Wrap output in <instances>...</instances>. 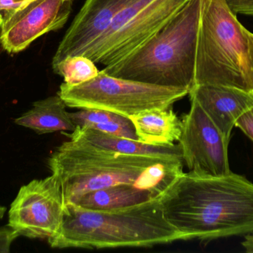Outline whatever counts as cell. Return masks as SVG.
Masks as SVG:
<instances>
[{
    "instance_id": "5bb4252c",
    "label": "cell",
    "mask_w": 253,
    "mask_h": 253,
    "mask_svg": "<svg viewBox=\"0 0 253 253\" xmlns=\"http://www.w3.org/2000/svg\"><path fill=\"white\" fill-rule=\"evenodd\" d=\"M66 107L59 95L50 96L34 102L32 108L15 119L14 123L40 135L56 132H71L77 126L71 120Z\"/></svg>"
},
{
    "instance_id": "cb8c5ba5",
    "label": "cell",
    "mask_w": 253,
    "mask_h": 253,
    "mask_svg": "<svg viewBox=\"0 0 253 253\" xmlns=\"http://www.w3.org/2000/svg\"><path fill=\"white\" fill-rule=\"evenodd\" d=\"M6 210H7V209L4 206L0 205V219H1L4 217Z\"/></svg>"
},
{
    "instance_id": "ffe728a7",
    "label": "cell",
    "mask_w": 253,
    "mask_h": 253,
    "mask_svg": "<svg viewBox=\"0 0 253 253\" xmlns=\"http://www.w3.org/2000/svg\"><path fill=\"white\" fill-rule=\"evenodd\" d=\"M236 126L253 142V106L236 121Z\"/></svg>"
},
{
    "instance_id": "2e32d148",
    "label": "cell",
    "mask_w": 253,
    "mask_h": 253,
    "mask_svg": "<svg viewBox=\"0 0 253 253\" xmlns=\"http://www.w3.org/2000/svg\"><path fill=\"white\" fill-rule=\"evenodd\" d=\"M156 197L159 196L137 186L121 184L86 193L72 205L90 210H111L139 204Z\"/></svg>"
},
{
    "instance_id": "7402d4cb",
    "label": "cell",
    "mask_w": 253,
    "mask_h": 253,
    "mask_svg": "<svg viewBox=\"0 0 253 253\" xmlns=\"http://www.w3.org/2000/svg\"><path fill=\"white\" fill-rule=\"evenodd\" d=\"M242 245L247 253H253V233L246 235Z\"/></svg>"
},
{
    "instance_id": "30bf717a",
    "label": "cell",
    "mask_w": 253,
    "mask_h": 253,
    "mask_svg": "<svg viewBox=\"0 0 253 253\" xmlns=\"http://www.w3.org/2000/svg\"><path fill=\"white\" fill-rule=\"evenodd\" d=\"M74 0H28L0 21V43L10 53L28 48L34 40L65 25Z\"/></svg>"
},
{
    "instance_id": "603a6c76",
    "label": "cell",
    "mask_w": 253,
    "mask_h": 253,
    "mask_svg": "<svg viewBox=\"0 0 253 253\" xmlns=\"http://www.w3.org/2000/svg\"><path fill=\"white\" fill-rule=\"evenodd\" d=\"M248 40H249L250 46H251V56H252L253 67V33L251 32V31H248ZM252 93H253V73Z\"/></svg>"
},
{
    "instance_id": "ac0fdd59",
    "label": "cell",
    "mask_w": 253,
    "mask_h": 253,
    "mask_svg": "<svg viewBox=\"0 0 253 253\" xmlns=\"http://www.w3.org/2000/svg\"><path fill=\"white\" fill-rule=\"evenodd\" d=\"M19 236V233L8 224L0 227V253H10L12 244Z\"/></svg>"
},
{
    "instance_id": "e0dca14e",
    "label": "cell",
    "mask_w": 253,
    "mask_h": 253,
    "mask_svg": "<svg viewBox=\"0 0 253 253\" xmlns=\"http://www.w3.org/2000/svg\"><path fill=\"white\" fill-rule=\"evenodd\" d=\"M56 74L63 77L64 83L77 86L89 81L99 74V70L93 60L84 55L67 56L53 66Z\"/></svg>"
},
{
    "instance_id": "d6986e66",
    "label": "cell",
    "mask_w": 253,
    "mask_h": 253,
    "mask_svg": "<svg viewBox=\"0 0 253 253\" xmlns=\"http://www.w3.org/2000/svg\"><path fill=\"white\" fill-rule=\"evenodd\" d=\"M234 14L253 16V0H224Z\"/></svg>"
},
{
    "instance_id": "44dd1931",
    "label": "cell",
    "mask_w": 253,
    "mask_h": 253,
    "mask_svg": "<svg viewBox=\"0 0 253 253\" xmlns=\"http://www.w3.org/2000/svg\"><path fill=\"white\" fill-rule=\"evenodd\" d=\"M28 0H0V21L6 13L19 7Z\"/></svg>"
},
{
    "instance_id": "7a4b0ae2",
    "label": "cell",
    "mask_w": 253,
    "mask_h": 253,
    "mask_svg": "<svg viewBox=\"0 0 253 253\" xmlns=\"http://www.w3.org/2000/svg\"><path fill=\"white\" fill-rule=\"evenodd\" d=\"M183 159L123 154L69 141L55 149L47 166L59 180L64 206L90 192L121 184L160 196L183 173Z\"/></svg>"
},
{
    "instance_id": "277c9868",
    "label": "cell",
    "mask_w": 253,
    "mask_h": 253,
    "mask_svg": "<svg viewBox=\"0 0 253 253\" xmlns=\"http://www.w3.org/2000/svg\"><path fill=\"white\" fill-rule=\"evenodd\" d=\"M202 0L184 7L147 41L102 71L109 75L166 87L192 90Z\"/></svg>"
},
{
    "instance_id": "52a82bcc",
    "label": "cell",
    "mask_w": 253,
    "mask_h": 253,
    "mask_svg": "<svg viewBox=\"0 0 253 253\" xmlns=\"http://www.w3.org/2000/svg\"><path fill=\"white\" fill-rule=\"evenodd\" d=\"M188 0H132L84 53L96 64L126 57L170 20Z\"/></svg>"
},
{
    "instance_id": "6da1fadb",
    "label": "cell",
    "mask_w": 253,
    "mask_h": 253,
    "mask_svg": "<svg viewBox=\"0 0 253 253\" xmlns=\"http://www.w3.org/2000/svg\"><path fill=\"white\" fill-rule=\"evenodd\" d=\"M160 201L165 218L184 241L210 242L253 233V184L242 175L183 172Z\"/></svg>"
},
{
    "instance_id": "3957f363",
    "label": "cell",
    "mask_w": 253,
    "mask_h": 253,
    "mask_svg": "<svg viewBox=\"0 0 253 253\" xmlns=\"http://www.w3.org/2000/svg\"><path fill=\"white\" fill-rule=\"evenodd\" d=\"M180 240L184 236L165 218L159 196L111 210L66 205L60 230L47 241L58 249H105L149 248Z\"/></svg>"
},
{
    "instance_id": "7c38bea8",
    "label": "cell",
    "mask_w": 253,
    "mask_h": 253,
    "mask_svg": "<svg viewBox=\"0 0 253 253\" xmlns=\"http://www.w3.org/2000/svg\"><path fill=\"white\" fill-rule=\"evenodd\" d=\"M227 141L236 121L253 106V93L222 85H198L189 93Z\"/></svg>"
},
{
    "instance_id": "ba28073f",
    "label": "cell",
    "mask_w": 253,
    "mask_h": 253,
    "mask_svg": "<svg viewBox=\"0 0 253 253\" xmlns=\"http://www.w3.org/2000/svg\"><path fill=\"white\" fill-rule=\"evenodd\" d=\"M64 215L60 183L52 174L22 186L8 212V225L19 236L31 239H51L57 234Z\"/></svg>"
},
{
    "instance_id": "8992f818",
    "label": "cell",
    "mask_w": 253,
    "mask_h": 253,
    "mask_svg": "<svg viewBox=\"0 0 253 253\" xmlns=\"http://www.w3.org/2000/svg\"><path fill=\"white\" fill-rule=\"evenodd\" d=\"M190 91L120 78L99 71L82 84L63 83L57 95L67 106L80 109H100L126 117L153 109H168Z\"/></svg>"
},
{
    "instance_id": "9a60e30c",
    "label": "cell",
    "mask_w": 253,
    "mask_h": 253,
    "mask_svg": "<svg viewBox=\"0 0 253 253\" xmlns=\"http://www.w3.org/2000/svg\"><path fill=\"white\" fill-rule=\"evenodd\" d=\"M138 141L153 146H170L179 140L182 122L172 108L153 109L129 117Z\"/></svg>"
},
{
    "instance_id": "8fae6325",
    "label": "cell",
    "mask_w": 253,
    "mask_h": 253,
    "mask_svg": "<svg viewBox=\"0 0 253 253\" xmlns=\"http://www.w3.org/2000/svg\"><path fill=\"white\" fill-rule=\"evenodd\" d=\"M132 0H87L65 33L52 66L67 56L84 54Z\"/></svg>"
},
{
    "instance_id": "5b68a950",
    "label": "cell",
    "mask_w": 253,
    "mask_h": 253,
    "mask_svg": "<svg viewBox=\"0 0 253 253\" xmlns=\"http://www.w3.org/2000/svg\"><path fill=\"white\" fill-rule=\"evenodd\" d=\"M253 71L248 29L224 0H202L195 86L222 85L252 92Z\"/></svg>"
},
{
    "instance_id": "9c48e42d",
    "label": "cell",
    "mask_w": 253,
    "mask_h": 253,
    "mask_svg": "<svg viewBox=\"0 0 253 253\" xmlns=\"http://www.w3.org/2000/svg\"><path fill=\"white\" fill-rule=\"evenodd\" d=\"M188 113L181 119L182 131L178 140L183 160L190 172L211 177L231 172L229 163L230 141L214 124L197 101L190 98Z\"/></svg>"
},
{
    "instance_id": "4fadbf2b",
    "label": "cell",
    "mask_w": 253,
    "mask_h": 253,
    "mask_svg": "<svg viewBox=\"0 0 253 253\" xmlns=\"http://www.w3.org/2000/svg\"><path fill=\"white\" fill-rule=\"evenodd\" d=\"M70 141L88 144L102 150L123 154L166 158L183 159L178 144L170 146H153L135 140L109 135L87 127H77L71 132H62Z\"/></svg>"
}]
</instances>
